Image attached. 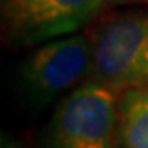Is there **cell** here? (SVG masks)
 <instances>
[{
  "instance_id": "cell-1",
  "label": "cell",
  "mask_w": 148,
  "mask_h": 148,
  "mask_svg": "<svg viewBox=\"0 0 148 148\" xmlns=\"http://www.w3.org/2000/svg\"><path fill=\"white\" fill-rule=\"evenodd\" d=\"M90 40V79L119 94L148 84V7L104 20Z\"/></svg>"
},
{
  "instance_id": "cell-2",
  "label": "cell",
  "mask_w": 148,
  "mask_h": 148,
  "mask_svg": "<svg viewBox=\"0 0 148 148\" xmlns=\"http://www.w3.org/2000/svg\"><path fill=\"white\" fill-rule=\"evenodd\" d=\"M90 36L73 33L41 43L18 66L16 82L27 102L43 109L92 77Z\"/></svg>"
},
{
  "instance_id": "cell-3",
  "label": "cell",
  "mask_w": 148,
  "mask_h": 148,
  "mask_svg": "<svg viewBox=\"0 0 148 148\" xmlns=\"http://www.w3.org/2000/svg\"><path fill=\"white\" fill-rule=\"evenodd\" d=\"M119 97L94 79L71 90L51 115L45 148H114Z\"/></svg>"
},
{
  "instance_id": "cell-4",
  "label": "cell",
  "mask_w": 148,
  "mask_h": 148,
  "mask_svg": "<svg viewBox=\"0 0 148 148\" xmlns=\"http://www.w3.org/2000/svg\"><path fill=\"white\" fill-rule=\"evenodd\" d=\"M107 0H5L3 25L16 46L41 45L87 25Z\"/></svg>"
},
{
  "instance_id": "cell-5",
  "label": "cell",
  "mask_w": 148,
  "mask_h": 148,
  "mask_svg": "<svg viewBox=\"0 0 148 148\" xmlns=\"http://www.w3.org/2000/svg\"><path fill=\"white\" fill-rule=\"evenodd\" d=\"M119 148H148V84L122 92L117 109Z\"/></svg>"
},
{
  "instance_id": "cell-6",
  "label": "cell",
  "mask_w": 148,
  "mask_h": 148,
  "mask_svg": "<svg viewBox=\"0 0 148 148\" xmlns=\"http://www.w3.org/2000/svg\"><path fill=\"white\" fill-rule=\"evenodd\" d=\"M107 3L115 7H130V5L148 7V0H107Z\"/></svg>"
},
{
  "instance_id": "cell-7",
  "label": "cell",
  "mask_w": 148,
  "mask_h": 148,
  "mask_svg": "<svg viewBox=\"0 0 148 148\" xmlns=\"http://www.w3.org/2000/svg\"><path fill=\"white\" fill-rule=\"evenodd\" d=\"M0 148H21V145L12 137L10 133L2 132V142H0Z\"/></svg>"
}]
</instances>
